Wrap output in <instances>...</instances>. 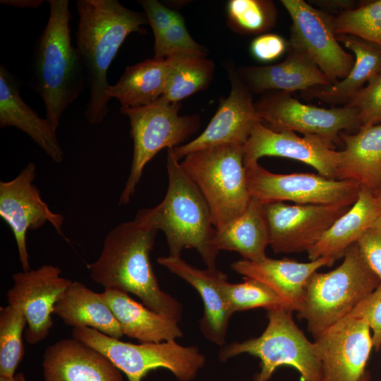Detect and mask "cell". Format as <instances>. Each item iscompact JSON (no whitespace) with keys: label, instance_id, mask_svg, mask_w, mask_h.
Returning a JSON list of instances; mask_svg holds the SVG:
<instances>
[{"label":"cell","instance_id":"cell-33","mask_svg":"<svg viewBox=\"0 0 381 381\" xmlns=\"http://www.w3.org/2000/svg\"><path fill=\"white\" fill-rule=\"evenodd\" d=\"M336 35H347L381 47V0L372 1L333 17Z\"/></svg>","mask_w":381,"mask_h":381},{"label":"cell","instance_id":"cell-26","mask_svg":"<svg viewBox=\"0 0 381 381\" xmlns=\"http://www.w3.org/2000/svg\"><path fill=\"white\" fill-rule=\"evenodd\" d=\"M381 213L373 192L361 188L358 198L308 251L310 260L327 258L336 260L361 238Z\"/></svg>","mask_w":381,"mask_h":381},{"label":"cell","instance_id":"cell-4","mask_svg":"<svg viewBox=\"0 0 381 381\" xmlns=\"http://www.w3.org/2000/svg\"><path fill=\"white\" fill-rule=\"evenodd\" d=\"M47 23L32 56V85L45 107V118L56 130L64 112L87 86L84 66L72 44L68 0H49Z\"/></svg>","mask_w":381,"mask_h":381},{"label":"cell","instance_id":"cell-15","mask_svg":"<svg viewBox=\"0 0 381 381\" xmlns=\"http://www.w3.org/2000/svg\"><path fill=\"white\" fill-rule=\"evenodd\" d=\"M61 274L59 267L44 265L12 276L13 285L6 294L7 302L23 310L27 320L25 337L29 344L40 343L50 332L54 306L73 282Z\"/></svg>","mask_w":381,"mask_h":381},{"label":"cell","instance_id":"cell-32","mask_svg":"<svg viewBox=\"0 0 381 381\" xmlns=\"http://www.w3.org/2000/svg\"><path fill=\"white\" fill-rule=\"evenodd\" d=\"M26 327V318L19 307L10 304L1 307L0 377L16 374L25 353L22 335Z\"/></svg>","mask_w":381,"mask_h":381},{"label":"cell","instance_id":"cell-25","mask_svg":"<svg viewBox=\"0 0 381 381\" xmlns=\"http://www.w3.org/2000/svg\"><path fill=\"white\" fill-rule=\"evenodd\" d=\"M337 38L353 54L354 64L350 72L336 83L302 92L303 97L346 104L366 83L381 74V47L352 35H339Z\"/></svg>","mask_w":381,"mask_h":381},{"label":"cell","instance_id":"cell-6","mask_svg":"<svg viewBox=\"0 0 381 381\" xmlns=\"http://www.w3.org/2000/svg\"><path fill=\"white\" fill-rule=\"evenodd\" d=\"M268 324L258 337L234 341L223 346L219 353L221 361L248 353L258 358L260 369L253 381H269L282 366L294 368L302 381H322V368L316 345L308 339L285 306L267 310Z\"/></svg>","mask_w":381,"mask_h":381},{"label":"cell","instance_id":"cell-43","mask_svg":"<svg viewBox=\"0 0 381 381\" xmlns=\"http://www.w3.org/2000/svg\"><path fill=\"white\" fill-rule=\"evenodd\" d=\"M0 381H27V380L23 373H18L11 377H0Z\"/></svg>","mask_w":381,"mask_h":381},{"label":"cell","instance_id":"cell-11","mask_svg":"<svg viewBox=\"0 0 381 381\" xmlns=\"http://www.w3.org/2000/svg\"><path fill=\"white\" fill-rule=\"evenodd\" d=\"M292 24L288 49L308 56L330 83L347 76L354 56L340 45L333 27V17L303 0H282Z\"/></svg>","mask_w":381,"mask_h":381},{"label":"cell","instance_id":"cell-5","mask_svg":"<svg viewBox=\"0 0 381 381\" xmlns=\"http://www.w3.org/2000/svg\"><path fill=\"white\" fill-rule=\"evenodd\" d=\"M381 282L363 258L357 243L346 251L332 271L314 272L309 278L297 311L314 338L348 315Z\"/></svg>","mask_w":381,"mask_h":381},{"label":"cell","instance_id":"cell-12","mask_svg":"<svg viewBox=\"0 0 381 381\" xmlns=\"http://www.w3.org/2000/svg\"><path fill=\"white\" fill-rule=\"evenodd\" d=\"M255 107L262 122L267 123L275 131L316 135L333 144L339 142L343 131L360 128L356 112L348 105L318 107L303 104L289 92L267 94L255 103Z\"/></svg>","mask_w":381,"mask_h":381},{"label":"cell","instance_id":"cell-7","mask_svg":"<svg viewBox=\"0 0 381 381\" xmlns=\"http://www.w3.org/2000/svg\"><path fill=\"white\" fill-rule=\"evenodd\" d=\"M243 156L244 146L227 144L190 152L181 162L205 198L217 230L240 216L251 199Z\"/></svg>","mask_w":381,"mask_h":381},{"label":"cell","instance_id":"cell-29","mask_svg":"<svg viewBox=\"0 0 381 381\" xmlns=\"http://www.w3.org/2000/svg\"><path fill=\"white\" fill-rule=\"evenodd\" d=\"M214 245L219 251L237 252L243 260L255 262L265 260L270 240L264 204L251 198L240 216L217 230Z\"/></svg>","mask_w":381,"mask_h":381},{"label":"cell","instance_id":"cell-1","mask_svg":"<svg viewBox=\"0 0 381 381\" xmlns=\"http://www.w3.org/2000/svg\"><path fill=\"white\" fill-rule=\"evenodd\" d=\"M79 21L76 50L84 66L90 98L84 116L90 125L104 121L109 111L107 71L126 38L145 33V13L131 10L117 0H78Z\"/></svg>","mask_w":381,"mask_h":381},{"label":"cell","instance_id":"cell-2","mask_svg":"<svg viewBox=\"0 0 381 381\" xmlns=\"http://www.w3.org/2000/svg\"><path fill=\"white\" fill-rule=\"evenodd\" d=\"M157 232L135 219L120 223L107 234L99 258L87 267L92 280L104 289L131 293L148 308L179 322L182 305L162 290L150 262Z\"/></svg>","mask_w":381,"mask_h":381},{"label":"cell","instance_id":"cell-40","mask_svg":"<svg viewBox=\"0 0 381 381\" xmlns=\"http://www.w3.org/2000/svg\"><path fill=\"white\" fill-rule=\"evenodd\" d=\"M145 14L155 36V43L159 42L166 30L175 20L179 13L165 6L157 0H141Z\"/></svg>","mask_w":381,"mask_h":381},{"label":"cell","instance_id":"cell-31","mask_svg":"<svg viewBox=\"0 0 381 381\" xmlns=\"http://www.w3.org/2000/svg\"><path fill=\"white\" fill-rule=\"evenodd\" d=\"M167 65L163 96L171 103L204 89L210 82L213 62L205 56L175 54L165 58Z\"/></svg>","mask_w":381,"mask_h":381},{"label":"cell","instance_id":"cell-45","mask_svg":"<svg viewBox=\"0 0 381 381\" xmlns=\"http://www.w3.org/2000/svg\"><path fill=\"white\" fill-rule=\"evenodd\" d=\"M370 374L369 371L366 370L364 375L361 377V378L358 381H370Z\"/></svg>","mask_w":381,"mask_h":381},{"label":"cell","instance_id":"cell-19","mask_svg":"<svg viewBox=\"0 0 381 381\" xmlns=\"http://www.w3.org/2000/svg\"><path fill=\"white\" fill-rule=\"evenodd\" d=\"M42 368L44 381H123L122 372L108 357L73 338L47 347Z\"/></svg>","mask_w":381,"mask_h":381},{"label":"cell","instance_id":"cell-30","mask_svg":"<svg viewBox=\"0 0 381 381\" xmlns=\"http://www.w3.org/2000/svg\"><path fill=\"white\" fill-rule=\"evenodd\" d=\"M167 65L165 59H148L126 68L119 80L109 86L107 95L116 98L122 108L145 107L164 95Z\"/></svg>","mask_w":381,"mask_h":381},{"label":"cell","instance_id":"cell-22","mask_svg":"<svg viewBox=\"0 0 381 381\" xmlns=\"http://www.w3.org/2000/svg\"><path fill=\"white\" fill-rule=\"evenodd\" d=\"M21 83L2 64L0 66V127L12 126L26 133L54 162L64 159L56 129L38 116L20 94Z\"/></svg>","mask_w":381,"mask_h":381},{"label":"cell","instance_id":"cell-23","mask_svg":"<svg viewBox=\"0 0 381 381\" xmlns=\"http://www.w3.org/2000/svg\"><path fill=\"white\" fill-rule=\"evenodd\" d=\"M100 295L114 313L123 335L140 343L172 341L183 336L179 322L137 302L125 291L107 289Z\"/></svg>","mask_w":381,"mask_h":381},{"label":"cell","instance_id":"cell-35","mask_svg":"<svg viewBox=\"0 0 381 381\" xmlns=\"http://www.w3.org/2000/svg\"><path fill=\"white\" fill-rule=\"evenodd\" d=\"M222 291L232 314L256 308L267 310L280 306L288 308L284 300L267 285L249 277H245L243 282L238 284L225 281Z\"/></svg>","mask_w":381,"mask_h":381},{"label":"cell","instance_id":"cell-24","mask_svg":"<svg viewBox=\"0 0 381 381\" xmlns=\"http://www.w3.org/2000/svg\"><path fill=\"white\" fill-rule=\"evenodd\" d=\"M287 52L286 58L277 64L246 68L243 72L248 90L257 94L271 90L290 93L331 84L305 54L291 49Z\"/></svg>","mask_w":381,"mask_h":381},{"label":"cell","instance_id":"cell-42","mask_svg":"<svg viewBox=\"0 0 381 381\" xmlns=\"http://www.w3.org/2000/svg\"><path fill=\"white\" fill-rule=\"evenodd\" d=\"M3 5L12 6L16 8H37L42 3V0H1Z\"/></svg>","mask_w":381,"mask_h":381},{"label":"cell","instance_id":"cell-39","mask_svg":"<svg viewBox=\"0 0 381 381\" xmlns=\"http://www.w3.org/2000/svg\"><path fill=\"white\" fill-rule=\"evenodd\" d=\"M356 243L363 258L381 281V216Z\"/></svg>","mask_w":381,"mask_h":381},{"label":"cell","instance_id":"cell-10","mask_svg":"<svg viewBox=\"0 0 381 381\" xmlns=\"http://www.w3.org/2000/svg\"><path fill=\"white\" fill-rule=\"evenodd\" d=\"M250 198L262 204L291 201L297 205H343L356 201L360 185L315 174H279L269 171L258 162L245 165Z\"/></svg>","mask_w":381,"mask_h":381},{"label":"cell","instance_id":"cell-9","mask_svg":"<svg viewBox=\"0 0 381 381\" xmlns=\"http://www.w3.org/2000/svg\"><path fill=\"white\" fill-rule=\"evenodd\" d=\"M179 103H171L164 96L145 107L119 109L128 117L133 140L131 171L119 197V205H126L134 194L146 164L162 149H173L198 128L196 116H180Z\"/></svg>","mask_w":381,"mask_h":381},{"label":"cell","instance_id":"cell-21","mask_svg":"<svg viewBox=\"0 0 381 381\" xmlns=\"http://www.w3.org/2000/svg\"><path fill=\"white\" fill-rule=\"evenodd\" d=\"M334 260L321 258L308 262L289 258H267L260 262L241 260L233 262L231 269L245 277L257 279L274 291L292 311L302 304L305 288L310 276L323 266H331Z\"/></svg>","mask_w":381,"mask_h":381},{"label":"cell","instance_id":"cell-41","mask_svg":"<svg viewBox=\"0 0 381 381\" xmlns=\"http://www.w3.org/2000/svg\"><path fill=\"white\" fill-rule=\"evenodd\" d=\"M288 49V42L277 34H262L251 42L253 56L262 62H270L279 58Z\"/></svg>","mask_w":381,"mask_h":381},{"label":"cell","instance_id":"cell-18","mask_svg":"<svg viewBox=\"0 0 381 381\" xmlns=\"http://www.w3.org/2000/svg\"><path fill=\"white\" fill-rule=\"evenodd\" d=\"M260 122L248 88L233 75L229 95L222 102L202 133L171 151L179 160L190 152L206 147L227 144L244 146L255 126Z\"/></svg>","mask_w":381,"mask_h":381},{"label":"cell","instance_id":"cell-36","mask_svg":"<svg viewBox=\"0 0 381 381\" xmlns=\"http://www.w3.org/2000/svg\"><path fill=\"white\" fill-rule=\"evenodd\" d=\"M155 58L165 59L175 54L205 56L203 48L189 34L181 15L166 30L154 45Z\"/></svg>","mask_w":381,"mask_h":381},{"label":"cell","instance_id":"cell-27","mask_svg":"<svg viewBox=\"0 0 381 381\" xmlns=\"http://www.w3.org/2000/svg\"><path fill=\"white\" fill-rule=\"evenodd\" d=\"M337 179L353 180L373 192L381 186V124L361 127L354 134L341 133Z\"/></svg>","mask_w":381,"mask_h":381},{"label":"cell","instance_id":"cell-13","mask_svg":"<svg viewBox=\"0 0 381 381\" xmlns=\"http://www.w3.org/2000/svg\"><path fill=\"white\" fill-rule=\"evenodd\" d=\"M351 206L343 205H264L270 245L275 253L308 251Z\"/></svg>","mask_w":381,"mask_h":381},{"label":"cell","instance_id":"cell-38","mask_svg":"<svg viewBox=\"0 0 381 381\" xmlns=\"http://www.w3.org/2000/svg\"><path fill=\"white\" fill-rule=\"evenodd\" d=\"M365 320L373 331V348L381 347V282L349 313Z\"/></svg>","mask_w":381,"mask_h":381},{"label":"cell","instance_id":"cell-34","mask_svg":"<svg viewBox=\"0 0 381 381\" xmlns=\"http://www.w3.org/2000/svg\"><path fill=\"white\" fill-rule=\"evenodd\" d=\"M228 23L242 34H261L274 25L277 10L271 1L231 0L226 6Z\"/></svg>","mask_w":381,"mask_h":381},{"label":"cell","instance_id":"cell-37","mask_svg":"<svg viewBox=\"0 0 381 381\" xmlns=\"http://www.w3.org/2000/svg\"><path fill=\"white\" fill-rule=\"evenodd\" d=\"M357 114L360 128L381 122V74L363 87L346 104Z\"/></svg>","mask_w":381,"mask_h":381},{"label":"cell","instance_id":"cell-20","mask_svg":"<svg viewBox=\"0 0 381 381\" xmlns=\"http://www.w3.org/2000/svg\"><path fill=\"white\" fill-rule=\"evenodd\" d=\"M157 262L190 284L200 294L204 304L200 329L210 341L219 346L226 342V335L232 313L222 291L226 275L217 269L195 267L181 257L161 256Z\"/></svg>","mask_w":381,"mask_h":381},{"label":"cell","instance_id":"cell-44","mask_svg":"<svg viewBox=\"0 0 381 381\" xmlns=\"http://www.w3.org/2000/svg\"><path fill=\"white\" fill-rule=\"evenodd\" d=\"M373 194L381 213V186L373 191Z\"/></svg>","mask_w":381,"mask_h":381},{"label":"cell","instance_id":"cell-3","mask_svg":"<svg viewBox=\"0 0 381 381\" xmlns=\"http://www.w3.org/2000/svg\"><path fill=\"white\" fill-rule=\"evenodd\" d=\"M169 183L162 201L138 212L135 219L164 232L169 255L180 257L184 248H194L209 269H217V230L210 207L200 189L179 162L171 149L167 153Z\"/></svg>","mask_w":381,"mask_h":381},{"label":"cell","instance_id":"cell-17","mask_svg":"<svg viewBox=\"0 0 381 381\" xmlns=\"http://www.w3.org/2000/svg\"><path fill=\"white\" fill-rule=\"evenodd\" d=\"M280 157L311 166L320 175L337 179L339 151L316 135L298 136L292 131H275L258 123L244 145V166L262 157Z\"/></svg>","mask_w":381,"mask_h":381},{"label":"cell","instance_id":"cell-16","mask_svg":"<svg viewBox=\"0 0 381 381\" xmlns=\"http://www.w3.org/2000/svg\"><path fill=\"white\" fill-rule=\"evenodd\" d=\"M321 360L322 381H358L373 346L368 322L351 314L341 318L315 338Z\"/></svg>","mask_w":381,"mask_h":381},{"label":"cell","instance_id":"cell-14","mask_svg":"<svg viewBox=\"0 0 381 381\" xmlns=\"http://www.w3.org/2000/svg\"><path fill=\"white\" fill-rule=\"evenodd\" d=\"M36 167L29 162L14 179L0 181V216L14 236L23 271L30 270L26 236L49 222L60 234L64 223L61 214L53 212L33 184Z\"/></svg>","mask_w":381,"mask_h":381},{"label":"cell","instance_id":"cell-28","mask_svg":"<svg viewBox=\"0 0 381 381\" xmlns=\"http://www.w3.org/2000/svg\"><path fill=\"white\" fill-rule=\"evenodd\" d=\"M53 314L67 325L90 327L120 339L121 326L100 293H96L79 282H72L56 303Z\"/></svg>","mask_w":381,"mask_h":381},{"label":"cell","instance_id":"cell-8","mask_svg":"<svg viewBox=\"0 0 381 381\" xmlns=\"http://www.w3.org/2000/svg\"><path fill=\"white\" fill-rule=\"evenodd\" d=\"M71 336L108 357L129 381H142L158 368L169 370L179 381H192L205 363L198 346H183L176 340L136 344L90 327L73 328Z\"/></svg>","mask_w":381,"mask_h":381}]
</instances>
